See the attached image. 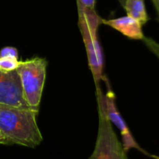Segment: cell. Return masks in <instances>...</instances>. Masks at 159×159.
Returning a JSON list of instances; mask_svg holds the SVG:
<instances>
[{"label":"cell","instance_id":"cell-6","mask_svg":"<svg viewBox=\"0 0 159 159\" xmlns=\"http://www.w3.org/2000/svg\"><path fill=\"white\" fill-rule=\"evenodd\" d=\"M102 80L106 82V85H107V94H105V97L108 118L111 122V123H113L119 129L120 132L123 140L122 145L124 151L127 153L129 150L134 148V149L138 150V151L144 153V154H148L144 150H143L138 145L136 140L134 139L130 129H129L127 124H126V122L124 121V118H123L122 115H120V113L118 111L116 104V101H115L116 97H115V94H113V90H112L111 87H110V82H109L108 79L105 76H103Z\"/></svg>","mask_w":159,"mask_h":159},{"label":"cell","instance_id":"cell-14","mask_svg":"<svg viewBox=\"0 0 159 159\" xmlns=\"http://www.w3.org/2000/svg\"><path fill=\"white\" fill-rule=\"evenodd\" d=\"M0 144H9L6 139L5 138V137L1 132H0Z\"/></svg>","mask_w":159,"mask_h":159},{"label":"cell","instance_id":"cell-1","mask_svg":"<svg viewBox=\"0 0 159 159\" xmlns=\"http://www.w3.org/2000/svg\"><path fill=\"white\" fill-rule=\"evenodd\" d=\"M38 111L0 104V132L9 144L34 148L43 141L37 121Z\"/></svg>","mask_w":159,"mask_h":159},{"label":"cell","instance_id":"cell-5","mask_svg":"<svg viewBox=\"0 0 159 159\" xmlns=\"http://www.w3.org/2000/svg\"><path fill=\"white\" fill-rule=\"evenodd\" d=\"M0 104L21 108H33L23 96L20 76L16 70L11 72L0 70Z\"/></svg>","mask_w":159,"mask_h":159},{"label":"cell","instance_id":"cell-10","mask_svg":"<svg viewBox=\"0 0 159 159\" xmlns=\"http://www.w3.org/2000/svg\"><path fill=\"white\" fill-rule=\"evenodd\" d=\"M143 41L147 48L159 59V43L152 37H145V36L143 38Z\"/></svg>","mask_w":159,"mask_h":159},{"label":"cell","instance_id":"cell-13","mask_svg":"<svg viewBox=\"0 0 159 159\" xmlns=\"http://www.w3.org/2000/svg\"><path fill=\"white\" fill-rule=\"evenodd\" d=\"M152 3L155 6V9L157 11V14H158V17H157V20L159 22V0H152Z\"/></svg>","mask_w":159,"mask_h":159},{"label":"cell","instance_id":"cell-4","mask_svg":"<svg viewBox=\"0 0 159 159\" xmlns=\"http://www.w3.org/2000/svg\"><path fill=\"white\" fill-rule=\"evenodd\" d=\"M48 61L34 57L20 61L16 71L20 76L23 96L31 108L39 110L47 75Z\"/></svg>","mask_w":159,"mask_h":159},{"label":"cell","instance_id":"cell-12","mask_svg":"<svg viewBox=\"0 0 159 159\" xmlns=\"http://www.w3.org/2000/svg\"><path fill=\"white\" fill-rule=\"evenodd\" d=\"M96 1V0H76V2L77 6H81L90 9H95Z\"/></svg>","mask_w":159,"mask_h":159},{"label":"cell","instance_id":"cell-3","mask_svg":"<svg viewBox=\"0 0 159 159\" xmlns=\"http://www.w3.org/2000/svg\"><path fill=\"white\" fill-rule=\"evenodd\" d=\"M99 127L96 144L89 159H128L107 112L105 94L100 85L96 86Z\"/></svg>","mask_w":159,"mask_h":159},{"label":"cell","instance_id":"cell-7","mask_svg":"<svg viewBox=\"0 0 159 159\" xmlns=\"http://www.w3.org/2000/svg\"><path fill=\"white\" fill-rule=\"evenodd\" d=\"M102 24L110 26V27L120 32L123 35L133 40H143L144 37L142 31V25L132 17H118L111 20L102 19Z\"/></svg>","mask_w":159,"mask_h":159},{"label":"cell","instance_id":"cell-16","mask_svg":"<svg viewBox=\"0 0 159 159\" xmlns=\"http://www.w3.org/2000/svg\"><path fill=\"white\" fill-rule=\"evenodd\" d=\"M151 157H153L154 159H159V156H157V155H150Z\"/></svg>","mask_w":159,"mask_h":159},{"label":"cell","instance_id":"cell-9","mask_svg":"<svg viewBox=\"0 0 159 159\" xmlns=\"http://www.w3.org/2000/svg\"><path fill=\"white\" fill-rule=\"evenodd\" d=\"M20 61L14 58H0V70L3 72L14 71L17 69Z\"/></svg>","mask_w":159,"mask_h":159},{"label":"cell","instance_id":"cell-11","mask_svg":"<svg viewBox=\"0 0 159 159\" xmlns=\"http://www.w3.org/2000/svg\"><path fill=\"white\" fill-rule=\"evenodd\" d=\"M18 50L14 47L6 46L0 50V58H14L18 59Z\"/></svg>","mask_w":159,"mask_h":159},{"label":"cell","instance_id":"cell-15","mask_svg":"<svg viewBox=\"0 0 159 159\" xmlns=\"http://www.w3.org/2000/svg\"><path fill=\"white\" fill-rule=\"evenodd\" d=\"M125 1H126V0H118V2L120 3V5L123 6V7H124V4H125Z\"/></svg>","mask_w":159,"mask_h":159},{"label":"cell","instance_id":"cell-2","mask_svg":"<svg viewBox=\"0 0 159 159\" xmlns=\"http://www.w3.org/2000/svg\"><path fill=\"white\" fill-rule=\"evenodd\" d=\"M78 6L79 27L86 50L89 65L96 86L100 85L103 77V53L98 38V29L102 24L101 18L95 9Z\"/></svg>","mask_w":159,"mask_h":159},{"label":"cell","instance_id":"cell-8","mask_svg":"<svg viewBox=\"0 0 159 159\" xmlns=\"http://www.w3.org/2000/svg\"><path fill=\"white\" fill-rule=\"evenodd\" d=\"M124 8L128 17L138 20L142 26L149 20L144 0H126Z\"/></svg>","mask_w":159,"mask_h":159}]
</instances>
